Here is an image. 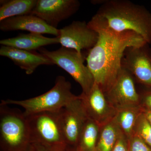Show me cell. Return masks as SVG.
<instances>
[{"instance_id": "13", "label": "cell", "mask_w": 151, "mask_h": 151, "mask_svg": "<svg viewBox=\"0 0 151 151\" xmlns=\"http://www.w3.org/2000/svg\"><path fill=\"white\" fill-rule=\"evenodd\" d=\"M0 29L4 32L20 30L40 34H51L56 37L60 34L59 29L50 26L43 20L31 14L3 20L0 22Z\"/></svg>"}, {"instance_id": "2", "label": "cell", "mask_w": 151, "mask_h": 151, "mask_svg": "<svg viewBox=\"0 0 151 151\" xmlns=\"http://www.w3.org/2000/svg\"><path fill=\"white\" fill-rule=\"evenodd\" d=\"M96 14L108 27L116 31H130L151 44V13L145 6L127 0H103Z\"/></svg>"}, {"instance_id": "18", "label": "cell", "mask_w": 151, "mask_h": 151, "mask_svg": "<svg viewBox=\"0 0 151 151\" xmlns=\"http://www.w3.org/2000/svg\"><path fill=\"white\" fill-rule=\"evenodd\" d=\"M122 132L114 118L101 126L94 151H112Z\"/></svg>"}, {"instance_id": "4", "label": "cell", "mask_w": 151, "mask_h": 151, "mask_svg": "<svg viewBox=\"0 0 151 151\" xmlns=\"http://www.w3.org/2000/svg\"><path fill=\"white\" fill-rule=\"evenodd\" d=\"M0 104V151H27L31 145L24 112Z\"/></svg>"}, {"instance_id": "15", "label": "cell", "mask_w": 151, "mask_h": 151, "mask_svg": "<svg viewBox=\"0 0 151 151\" xmlns=\"http://www.w3.org/2000/svg\"><path fill=\"white\" fill-rule=\"evenodd\" d=\"M59 43L58 37H47L40 34L35 33L22 34L16 37L5 39L0 41V44L3 46L11 47L29 51H34L43 46Z\"/></svg>"}, {"instance_id": "7", "label": "cell", "mask_w": 151, "mask_h": 151, "mask_svg": "<svg viewBox=\"0 0 151 151\" xmlns=\"http://www.w3.org/2000/svg\"><path fill=\"white\" fill-rule=\"evenodd\" d=\"M148 43L128 47L122 66L128 70L138 83L151 87V48Z\"/></svg>"}, {"instance_id": "16", "label": "cell", "mask_w": 151, "mask_h": 151, "mask_svg": "<svg viewBox=\"0 0 151 151\" xmlns=\"http://www.w3.org/2000/svg\"><path fill=\"white\" fill-rule=\"evenodd\" d=\"M142 112V108L141 105L116 108L114 119L121 132L127 139L133 135L136 122Z\"/></svg>"}, {"instance_id": "5", "label": "cell", "mask_w": 151, "mask_h": 151, "mask_svg": "<svg viewBox=\"0 0 151 151\" xmlns=\"http://www.w3.org/2000/svg\"><path fill=\"white\" fill-rule=\"evenodd\" d=\"M25 116L31 144H39L55 151L65 150L67 145L58 111L40 112Z\"/></svg>"}, {"instance_id": "22", "label": "cell", "mask_w": 151, "mask_h": 151, "mask_svg": "<svg viewBox=\"0 0 151 151\" xmlns=\"http://www.w3.org/2000/svg\"><path fill=\"white\" fill-rule=\"evenodd\" d=\"M112 151H129L128 139L122 132Z\"/></svg>"}, {"instance_id": "23", "label": "cell", "mask_w": 151, "mask_h": 151, "mask_svg": "<svg viewBox=\"0 0 151 151\" xmlns=\"http://www.w3.org/2000/svg\"><path fill=\"white\" fill-rule=\"evenodd\" d=\"M140 96L141 106L143 108L151 110V90L140 94Z\"/></svg>"}, {"instance_id": "17", "label": "cell", "mask_w": 151, "mask_h": 151, "mask_svg": "<svg viewBox=\"0 0 151 151\" xmlns=\"http://www.w3.org/2000/svg\"><path fill=\"white\" fill-rule=\"evenodd\" d=\"M1 2L0 22L9 18L30 14L37 0H12Z\"/></svg>"}, {"instance_id": "25", "label": "cell", "mask_w": 151, "mask_h": 151, "mask_svg": "<svg viewBox=\"0 0 151 151\" xmlns=\"http://www.w3.org/2000/svg\"><path fill=\"white\" fill-rule=\"evenodd\" d=\"M142 108L143 112L145 113L147 119L151 124V110L147 109V108H143L142 107Z\"/></svg>"}, {"instance_id": "3", "label": "cell", "mask_w": 151, "mask_h": 151, "mask_svg": "<svg viewBox=\"0 0 151 151\" xmlns=\"http://www.w3.org/2000/svg\"><path fill=\"white\" fill-rule=\"evenodd\" d=\"M71 89L70 82L59 76L54 86L44 94L26 100H2L1 105L21 106L26 116L40 112H57L78 97L71 92Z\"/></svg>"}, {"instance_id": "19", "label": "cell", "mask_w": 151, "mask_h": 151, "mask_svg": "<svg viewBox=\"0 0 151 151\" xmlns=\"http://www.w3.org/2000/svg\"><path fill=\"white\" fill-rule=\"evenodd\" d=\"M101 126L88 118L81 130L78 146L84 151H94L100 134Z\"/></svg>"}, {"instance_id": "26", "label": "cell", "mask_w": 151, "mask_h": 151, "mask_svg": "<svg viewBox=\"0 0 151 151\" xmlns=\"http://www.w3.org/2000/svg\"><path fill=\"white\" fill-rule=\"evenodd\" d=\"M65 151H84L78 146L74 147H67Z\"/></svg>"}, {"instance_id": "1", "label": "cell", "mask_w": 151, "mask_h": 151, "mask_svg": "<svg viewBox=\"0 0 151 151\" xmlns=\"http://www.w3.org/2000/svg\"><path fill=\"white\" fill-rule=\"evenodd\" d=\"M88 24L99 36L97 43L89 50L86 58L87 66L95 83L105 93L113 85L122 69V59L127 48L147 42L134 32L113 30L96 14Z\"/></svg>"}, {"instance_id": "11", "label": "cell", "mask_w": 151, "mask_h": 151, "mask_svg": "<svg viewBox=\"0 0 151 151\" xmlns=\"http://www.w3.org/2000/svg\"><path fill=\"white\" fill-rule=\"evenodd\" d=\"M109 103L115 108L140 105V96L135 87L131 73L122 68L115 82L105 93Z\"/></svg>"}, {"instance_id": "14", "label": "cell", "mask_w": 151, "mask_h": 151, "mask_svg": "<svg viewBox=\"0 0 151 151\" xmlns=\"http://www.w3.org/2000/svg\"><path fill=\"white\" fill-rule=\"evenodd\" d=\"M0 55L11 60L15 64L25 70L28 75L32 74L41 65H53L52 61L41 53L3 46L0 48Z\"/></svg>"}, {"instance_id": "6", "label": "cell", "mask_w": 151, "mask_h": 151, "mask_svg": "<svg viewBox=\"0 0 151 151\" xmlns=\"http://www.w3.org/2000/svg\"><path fill=\"white\" fill-rule=\"evenodd\" d=\"M38 50L40 53L50 59L53 64L69 73L81 86L82 93L86 94L90 91L95 81L87 65H84L82 53L62 46L55 51H49L43 48Z\"/></svg>"}, {"instance_id": "20", "label": "cell", "mask_w": 151, "mask_h": 151, "mask_svg": "<svg viewBox=\"0 0 151 151\" xmlns=\"http://www.w3.org/2000/svg\"><path fill=\"white\" fill-rule=\"evenodd\" d=\"M133 134L140 138L151 147V124L143 111L138 117Z\"/></svg>"}, {"instance_id": "8", "label": "cell", "mask_w": 151, "mask_h": 151, "mask_svg": "<svg viewBox=\"0 0 151 151\" xmlns=\"http://www.w3.org/2000/svg\"><path fill=\"white\" fill-rule=\"evenodd\" d=\"M58 112L67 147H76L82 127L88 118L79 96Z\"/></svg>"}, {"instance_id": "9", "label": "cell", "mask_w": 151, "mask_h": 151, "mask_svg": "<svg viewBox=\"0 0 151 151\" xmlns=\"http://www.w3.org/2000/svg\"><path fill=\"white\" fill-rule=\"evenodd\" d=\"M59 43L82 54V50L91 49L97 43L98 34L84 21H73L59 29Z\"/></svg>"}, {"instance_id": "21", "label": "cell", "mask_w": 151, "mask_h": 151, "mask_svg": "<svg viewBox=\"0 0 151 151\" xmlns=\"http://www.w3.org/2000/svg\"><path fill=\"white\" fill-rule=\"evenodd\" d=\"M129 151H151V147L142 139L134 134L128 139Z\"/></svg>"}, {"instance_id": "12", "label": "cell", "mask_w": 151, "mask_h": 151, "mask_svg": "<svg viewBox=\"0 0 151 151\" xmlns=\"http://www.w3.org/2000/svg\"><path fill=\"white\" fill-rule=\"evenodd\" d=\"M88 118L100 126L113 119L116 109L107 99L105 93L97 83L87 94L79 95Z\"/></svg>"}, {"instance_id": "24", "label": "cell", "mask_w": 151, "mask_h": 151, "mask_svg": "<svg viewBox=\"0 0 151 151\" xmlns=\"http://www.w3.org/2000/svg\"><path fill=\"white\" fill-rule=\"evenodd\" d=\"M27 151H58L52 150L39 144L31 143Z\"/></svg>"}, {"instance_id": "10", "label": "cell", "mask_w": 151, "mask_h": 151, "mask_svg": "<svg viewBox=\"0 0 151 151\" xmlns=\"http://www.w3.org/2000/svg\"><path fill=\"white\" fill-rule=\"evenodd\" d=\"M80 6L77 0H38L31 14L57 28L60 22L76 13Z\"/></svg>"}]
</instances>
